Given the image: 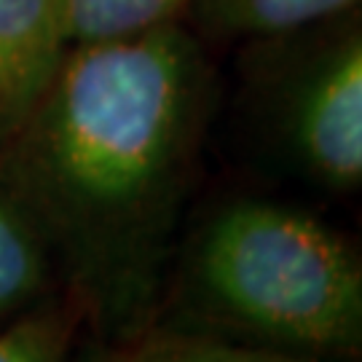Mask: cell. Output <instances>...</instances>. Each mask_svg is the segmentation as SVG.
I'll return each mask as SVG.
<instances>
[{
	"label": "cell",
	"mask_w": 362,
	"mask_h": 362,
	"mask_svg": "<svg viewBox=\"0 0 362 362\" xmlns=\"http://www.w3.org/2000/svg\"><path fill=\"white\" fill-rule=\"evenodd\" d=\"M202 91L196 43L177 25L78 43L8 140L0 180L33 220L97 344L129 341L158 322Z\"/></svg>",
	"instance_id": "obj_1"
},
{
	"label": "cell",
	"mask_w": 362,
	"mask_h": 362,
	"mask_svg": "<svg viewBox=\"0 0 362 362\" xmlns=\"http://www.w3.org/2000/svg\"><path fill=\"white\" fill-rule=\"evenodd\" d=\"M182 285L209 333L320 362L360 354V255L306 209L226 204L194 239Z\"/></svg>",
	"instance_id": "obj_2"
},
{
	"label": "cell",
	"mask_w": 362,
	"mask_h": 362,
	"mask_svg": "<svg viewBox=\"0 0 362 362\" xmlns=\"http://www.w3.org/2000/svg\"><path fill=\"white\" fill-rule=\"evenodd\" d=\"M287 140L327 188L362 180V40L354 30L300 76L287 105Z\"/></svg>",
	"instance_id": "obj_3"
},
{
	"label": "cell",
	"mask_w": 362,
	"mask_h": 362,
	"mask_svg": "<svg viewBox=\"0 0 362 362\" xmlns=\"http://www.w3.org/2000/svg\"><path fill=\"white\" fill-rule=\"evenodd\" d=\"M65 52L59 0H0V145L25 127Z\"/></svg>",
	"instance_id": "obj_4"
},
{
	"label": "cell",
	"mask_w": 362,
	"mask_h": 362,
	"mask_svg": "<svg viewBox=\"0 0 362 362\" xmlns=\"http://www.w3.org/2000/svg\"><path fill=\"white\" fill-rule=\"evenodd\" d=\"M73 362H320L285 351L263 349L245 341L218 336L209 330L148 327L121 344H94Z\"/></svg>",
	"instance_id": "obj_5"
},
{
	"label": "cell",
	"mask_w": 362,
	"mask_h": 362,
	"mask_svg": "<svg viewBox=\"0 0 362 362\" xmlns=\"http://www.w3.org/2000/svg\"><path fill=\"white\" fill-rule=\"evenodd\" d=\"M52 272L40 233L0 180V327L46 300Z\"/></svg>",
	"instance_id": "obj_6"
},
{
	"label": "cell",
	"mask_w": 362,
	"mask_h": 362,
	"mask_svg": "<svg viewBox=\"0 0 362 362\" xmlns=\"http://www.w3.org/2000/svg\"><path fill=\"white\" fill-rule=\"evenodd\" d=\"M360 0H194L202 22L226 35H282L354 8Z\"/></svg>",
	"instance_id": "obj_7"
},
{
	"label": "cell",
	"mask_w": 362,
	"mask_h": 362,
	"mask_svg": "<svg viewBox=\"0 0 362 362\" xmlns=\"http://www.w3.org/2000/svg\"><path fill=\"white\" fill-rule=\"evenodd\" d=\"M194 0H59L67 46L129 38L175 19Z\"/></svg>",
	"instance_id": "obj_8"
},
{
	"label": "cell",
	"mask_w": 362,
	"mask_h": 362,
	"mask_svg": "<svg viewBox=\"0 0 362 362\" xmlns=\"http://www.w3.org/2000/svg\"><path fill=\"white\" fill-rule=\"evenodd\" d=\"M78 327L70 300H43L0 327V362H73Z\"/></svg>",
	"instance_id": "obj_9"
}]
</instances>
